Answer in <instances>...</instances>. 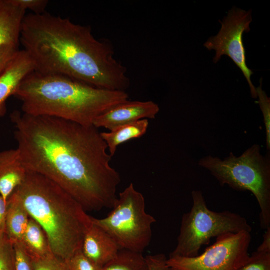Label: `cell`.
I'll use <instances>...</instances> for the list:
<instances>
[{
  "mask_svg": "<svg viewBox=\"0 0 270 270\" xmlns=\"http://www.w3.org/2000/svg\"><path fill=\"white\" fill-rule=\"evenodd\" d=\"M18 50V47L10 45L0 48V74Z\"/></svg>",
  "mask_w": 270,
  "mask_h": 270,
  "instance_id": "obj_27",
  "label": "cell"
},
{
  "mask_svg": "<svg viewBox=\"0 0 270 270\" xmlns=\"http://www.w3.org/2000/svg\"><path fill=\"white\" fill-rule=\"evenodd\" d=\"M12 192L43 228L56 256L66 260L81 250L92 224L91 216L62 188L42 174L28 170Z\"/></svg>",
  "mask_w": 270,
  "mask_h": 270,
  "instance_id": "obj_4",
  "label": "cell"
},
{
  "mask_svg": "<svg viewBox=\"0 0 270 270\" xmlns=\"http://www.w3.org/2000/svg\"><path fill=\"white\" fill-rule=\"evenodd\" d=\"M25 12L10 0H0V48L4 45L18 47Z\"/></svg>",
  "mask_w": 270,
  "mask_h": 270,
  "instance_id": "obj_14",
  "label": "cell"
},
{
  "mask_svg": "<svg viewBox=\"0 0 270 270\" xmlns=\"http://www.w3.org/2000/svg\"><path fill=\"white\" fill-rule=\"evenodd\" d=\"M20 42L36 72L66 76L92 86L126 90V68L114 56L111 42L96 39L90 26L48 12L25 14Z\"/></svg>",
  "mask_w": 270,
  "mask_h": 270,
  "instance_id": "obj_2",
  "label": "cell"
},
{
  "mask_svg": "<svg viewBox=\"0 0 270 270\" xmlns=\"http://www.w3.org/2000/svg\"><path fill=\"white\" fill-rule=\"evenodd\" d=\"M20 243L31 260L43 258L53 254L45 231L30 217Z\"/></svg>",
  "mask_w": 270,
  "mask_h": 270,
  "instance_id": "obj_16",
  "label": "cell"
},
{
  "mask_svg": "<svg viewBox=\"0 0 270 270\" xmlns=\"http://www.w3.org/2000/svg\"><path fill=\"white\" fill-rule=\"evenodd\" d=\"M238 270H270V253L260 254L254 251Z\"/></svg>",
  "mask_w": 270,
  "mask_h": 270,
  "instance_id": "obj_23",
  "label": "cell"
},
{
  "mask_svg": "<svg viewBox=\"0 0 270 270\" xmlns=\"http://www.w3.org/2000/svg\"><path fill=\"white\" fill-rule=\"evenodd\" d=\"M0 270H16L14 244L5 232L0 234Z\"/></svg>",
  "mask_w": 270,
  "mask_h": 270,
  "instance_id": "obj_19",
  "label": "cell"
},
{
  "mask_svg": "<svg viewBox=\"0 0 270 270\" xmlns=\"http://www.w3.org/2000/svg\"><path fill=\"white\" fill-rule=\"evenodd\" d=\"M105 218L91 216L92 222L102 229L120 250L142 253L152 237V227L156 219L145 210V200L132 183L122 191Z\"/></svg>",
  "mask_w": 270,
  "mask_h": 270,
  "instance_id": "obj_7",
  "label": "cell"
},
{
  "mask_svg": "<svg viewBox=\"0 0 270 270\" xmlns=\"http://www.w3.org/2000/svg\"><path fill=\"white\" fill-rule=\"evenodd\" d=\"M102 270H148L142 253L120 250L116 256L103 266Z\"/></svg>",
  "mask_w": 270,
  "mask_h": 270,
  "instance_id": "obj_18",
  "label": "cell"
},
{
  "mask_svg": "<svg viewBox=\"0 0 270 270\" xmlns=\"http://www.w3.org/2000/svg\"><path fill=\"white\" fill-rule=\"evenodd\" d=\"M16 254V270H34L30 258L20 242L14 244Z\"/></svg>",
  "mask_w": 270,
  "mask_h": 270,
  "instance_id": "obj_24",
  "label": "cell"
},
{
  "mask_svg": "<svg viewBox=\"0 0 270 270\" xmlns=\"http://www.w3.org/2000/svg\"><path fill=\"white\" fill-rule=\"evenodd\" d=\"M262 80L260 86L256 88L258 102L262 114L266 128V142L267 150L270 148V98L262 88Z\"/></svg>",
  "mask_w": 270,
  "mask_h": 270,
  "instance_id": "obj_20",
  "label": "cell"
},
{
  "mask_svg": "<svg viewBox=\"0 0 270 270\" xmlns=\"http://www.w3.org/2000/svg\"><path fill=\"white\" fill-rule=\"evenodd\" d=\"M191 194L192 206L182 215L177 244L169 256H196L201 247L208 244L212 238L228 232L252 231L246 218L240 214L210 210L200 190H194Z\"/></svg>",
  "mask_w": 270,
  "mask_h": 270,
  "instance_id": "obj_6",
  "label": "cell"
},
{
  "mask_svg": "<svg viewBox=\"0 0 270 270\" xmlns=\"http://www.w3.org/2000/svg\"><path fill=\"white\" fill-rule=\"evenodd\" d=\"M148 126V120L142 119L119 126L108 132H101L100 135L107 145L109 154L112 157L118 145L142 136L146 132Z\"/></svg>",
  "mask_w": 270,
  "mask_h": 270,
  "instance_id": "obj_17",
  "label": "cell"
},
{
  "mask_svg": "<svg viewBox=\"0 0 270 270\" xmlns=\"http://www.w3.org/2000/svg\"><path fill=\"white\" fill-rule=\"evenodd\" d=\"M35 70L32 58L19 50L0 74V117L6 112V101L13 96L24 78Z\"/></svg>",
  "mask_w": 270,
  "mask_h": 270,
  "instance_id": "obj_11",
  "label": "cell"
},
{
  "mask_svg": "<svg viewBox=\"0 0 270 270\" xmlns=\"http://www.w3.org/2000/svg\"><path fill=\"white\" fill-rule=\"evenodd\" d=\"M198 164L211 173L222 186L239 191L250 192L258 201L260 225L270 227V154L264 156L254 144L240 156L230 152L224 159L210 155L200 159Z\"/></svg>",
  "mask_w": 270,
  "mask_h": 270,
  "instance_id": "obj_5",
  "label": "cell"
},
{
  "mask_svg": "<svg viewBox=\"0 0 270 270\" xmlns=\"http://www.w3.org/2000/svg\"><path fill=\"white\" fill-rule=\"evenodd\" d=\"M30 218L24 206L12 192L6 200L5 232L14 244L20 242Z\"/></svg>",
  "mask_w": 270,
  "mask_h": 270,
  "instance_id": "obj_15",
  "label": "cell"
},
{
  "mask_svg": "<svg viewBox=\"0 0 270 270\" xmlns=\"http://www.w3.org/2000/svg\"><path fill=\"white\" fill-rule=\"evenodd\" d=\"M27 171L17 148L0 152V194L6 202L24 182Z\"/></svg>",
  "mask_w": 270,
  "mask_h": 270,
  "instance_id": "obj_13",
  "label": "cell"
},
{
  "mask_svg": "<svg viewBox=\"0 0 270 270\" xmlns=\"http://www.w3.org/2000/svg\"><path fill=\"white\" fill-rule=\"evenodd\" d=\"M14 5L26 10H32L34 14H39L44 12L48 1L46 0H10Z\"/></svg>",
  "mask_w": 270,
  "mask_h": 270,
  "instance_id": "obj_25",
  "label": "cell"
},
{
  "mask_svg": "<svg viewBox=\"0 0 270 270\" xmlns=\"http://www.w3.org/2000/svg\"><path fill=\"white\" fill-rule=\"evenodd\" d=\"M159 110L158 104L152 101L128 100L100 115L95 119L93 126L111 130L140 120L154 118Z\"/></svg>",
  "mask_w": 270,
  "mask_h": 270,
  "instance_id": "obj_10",
  "label": "cell"
},
{
  "mask_svg": "<svg viewBox=\"0 0 270 270\" xmlns=\"http://www.w3.org/2000/svg\"><path fill=\"white\" fill-rule=\"evenodd\" d=\"M250 233L242 231L219 236L200 255L169 256L167 264L170 270H238L250 257Z\"/></svg>",
  "mask_w": 270,
  "mask_h": 270,
  "instance_id": "obj_8",
  "label": "cell"
},
{
  "mask_svg": "<svg viewBox=\"0 0 270 270\" xmlns=\"http://www.w3.org/2000/svg\"><path fill=\"white\" fill-rule=\"evenodd\" d=\"M120 250L108 234L92 223L84 234L81 248L86 257L101 266L112 260Z\"/></svg>",
  "mask_w": 270,
  "mask_h": 270,
  "instance_id": "obj_12",
  "label": "cell"
},
{
  "mask_svg": "<svg viewBox=\"0 0 270 270\" xmlns=\"http://www.w3.org/2000/svg\"><path fill=\"white\" fill-rule=\"evenodd\" d=\"M255 252L260 254L270 253V227L266 229L262 242Z\"/></svg>",
  "mask_w": 270,
  "mask_h": 270,
  "instance_id": "obj_28",
  "label": "cell"
},
{
  "mask_svg": "<svg viewBox=\"0 0 270 270\" xmlns=\"http://www.w3.org/2000/svg\"><path fill=\"white\" fill-rule=\"evenodd\" d=\"M64 261L68 270H102L103 267L90 260L82 250L78 251Z\"/></svg>",
  "mask_w": 270,
  "mask_h": 270,
  "instance_id": "obj_21",
  "label": "cell"
},
{
  "mask_svg": "<svg viewBox=\"0 0 270 270\" xmlns=\"http://www.w3.org/2000/svg\"><path fill=\"white\" fill-rule=\"evenodd\" d=\"M252 21L250 10L246 11L234 6L220 22L221 28L218 32L208 38L204 46L210 50L216 52L213 58L214 63L223 55L232 60L242 70L248 82L251 96L255 98H257L256 88L250 80L253 72L246 64L245 48L242 42L243 33L250 30V24Z\"/></svg>",
  "mask_w": 270,
  "mask_h": 270,
  "instance_id": "obj_9",
  "label": "cell"
},
{
  "mask_svg": "<svg viewBox=\"0 0 270 270\" xmlns=\"http://www.w3.org/2000/svg\"><path fill=\"white\" fill-rule=\"evenodd\" d=\"M31 260L34 270H68L65 261L53 254L43 258Z\"/></svg>",
  "mask_w": 270,
  "mask_h": 270,
  "instance_id": "obj_22",
  "label": "cell"
},
{
  "mask_svg": "<svg viewBox=\"0 0 270 270\" xmlns=\"http://www.w3.org/2000/svg\"><path fill=\"white\" fill-rule=\"evenodd\" d=\"M6 202L0 194V234L5 232V219Z\"/></svg>",
  "mask_w": 270,
  "mask_h": 270,
  "instance_id": "obj_29",
  "label": "cell"
},
{
  "mask_svg": "<svg viewBox=\"0 0 270 270\" xmlns=\"http://www.w3.org/2000/svg\"><path fill=\"white\" fill-rule=\"evenodd\" d=\"M145 259L148 270H170L167 264V258L163 254L148 255Z\"/></svg>",
  "mask_w": 270,
  "mask_h": 270,
  "instance_id": "obj_26",
  "label": "cell"
},
{
  "mask_svg": "<svg viewBox=\"0 0 270 270\" xmlns=\"http://www.w3.org/2000/svg\"><path fill=\"white\" fill-rule=\"evenodd\" d=\"M10 118L28 170L56 182L86 211L114 207L120 176L110 164L112 156L98 128L18 110Z\"/></svg>",
  "mask_w": 270,
  "mask_h": 270,
  "instance_id": "obj_1",
  "label": "cell"
},
{
  "mask_svg": "<svg viewBox=\"0 0 270 270\" xmlns=\"http://www.w3.org/2000/svg\"><path fill=\"white\" fill-rule=\"evenodd\" d=\"M24 113L48 116L85 126L100 115L128 100L125 90L96 88L68 76L36 70L27 75L13 95Z\"/></svg>",
  "mask_w": 270,
  "mask_h": 270,
  "instance_id": "obj_3",
  "label": "cell"
}]
</instances>
